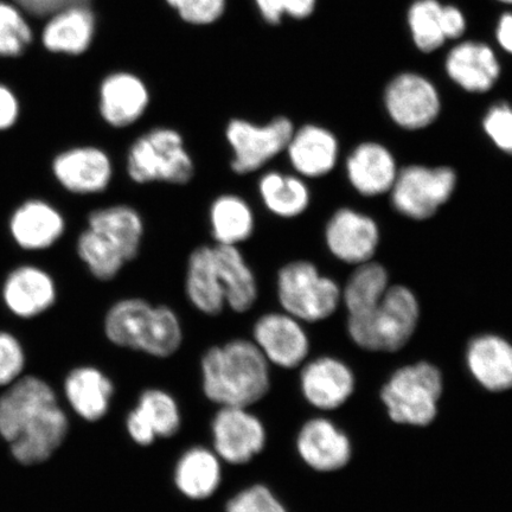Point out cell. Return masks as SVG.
<instances>
[{
  "mask_svg": "<svg viewBox=\"0 0 512 512\" xmlns=\"http://www.w3.org/2000/svg\"><path fill=\"white\" fill-rule=\"evenodd\" d=\"M68 427L54 389L36 376L21 377L0 396V434L19 463L46 462L66 439Z\"/></svg>",
  "mask_w": 512,
  "mask_h": 512,
  "instance_id": "1",
  "label": "cell"
},
{
  "mask_svg": "<svg viewBox=\"0 0 512 512\" xmlns=\"http://www.w3.org/2000/svg\"><path fill=\"white\" fill-rule=\"evenodd\" d=\"M201 389L219 407L251 408L272 389V367L251 338L211 345L200 360Z\"/></svg>",
  "mask_w": 512,
  "mask_h": 512,
  "instance_id": "2",
  "label": "cell"
},
{
  "mask_svg": "<svg viewBox=\"0 0 512 512\" xmlns=\"http://www.w3.org/2000/svg\"><path fill=\"white\" fill-rule=\"evenodd\" d=\"M105 336L114 347L166 360L181 350L184 328L176 310L142 297L114 302L104 319Z\"/></svg>",
  "mask_w": 512,
  "mask_h": 512,
  "instance_id": "3",
  "label": "cell"
},
{
  "mask_svg": "<svg viewBox=\"0 0 512 512\" xmlns=\"http://www.w3.org/2000/svg\"><path fill=\"white\" fill-rule=\"evenodd\" d=\"M418 299L409 288L390 286L374 309L349 316L348 331L358 347L369 351H399L418 326Z\"/></svg>",
  "mask_w": 512,
  "mask_h": 512,
  "instance_id": "4",
  "label": "cell"
},
{
  "mask_svg": "<svg viewBox=\"0 0 512 512\" xmlns=\"http://www.w3.org/2000/svg\"><path fill=\"white\" fill-rule=\"evenodd\" d=\"M275 296L281 311L310 324L330 318L342 302L341 287L309 260H293L279 268Z\"/></svg>",
  "mask_w": 512,
  "mask_h": 512,
  "instance_id": "5",
  "label": "cell"
},
{
  "mask_svg": "<svg viewBox=\"0 0 512 512\" xmlns=\"http://www.w3.org/2000/svg\"><path fill=\"white\" fill-rule=\"evenodd\" d=\"M443 389L440 370L431 363L419 362L396 370L381 396L393 421L427 426L437 416Z\"/></svg>",
  "mask_w": 512,
  "mask_h": 512,
  "instance_id": "6",
  "label": "cell"
},
{
  "mask_svg": "<svg viewBox=\"0 0 512 512\" xmlns=\"http://www.w3.org/2000/svg\"><path fill=\"white\" fill-rule=\"evenodd\" d=\"M127 174L138 184L183 185L191 181L195 168L181 134L160 127L133 143L127 156Z\"/></svg>",
  "mask_w": 512,
  "mask_h": 512,
  "instance_id": "7",
  "label": "cell"
},
{
  "mask_svg": "<svg viewBox=\"0 0 512 512\" xmlns=\"http://www.w3.org/2000/svg\"><path fill=\"white\" fill-rule=\"evenodd\" d=\"M456 184V172L450 168L408 166L396 177L392 189L394 207L409 219H430L450 200Z\"/></svg>",
  "mask_w": 512,
  "mask_h": 512,
  "instance_id": "8",
  "label": "cell"
},
{
  "mask_svg": "<svg viewBox=\"0 0 512 512\" xmlns=\"http://www.w3.org/2000/svg\"><path fill=\"white\" fill-rule=\"evenodd\" d=\"M226 134L234 152L230 166L235 174L247 175L258 171L287 149L294 127L285 117L275 118L264 126L234 119L228 124Z\"/></svg>",
  "mask_w": 512,
  "mask_h": 512,
  "instance_id": "9",
  "label": "cell"
},
{
  "mask_svg": "<svg viewBox=\"0 0 512 512\" xmlns=\"http://www.w3.org/2000/svg\"><path fill=\"white\" fill-rule=\"evenodd\" d=\"M251 339L272 368L298 369L310 355L311 342L304 323L281 310L256 318Z\"/></svg>",
  "mask_w": 512,
  "mask_h": 512,
  "instance_id": "10",
  "label": "cell"
},
{
  "mask_svg": "<svg viewBox=\"0 0 512 512\" xmlns=\"http://www.w3.org/2000/svg\"><path fill=\"white\" fill-rule=\"evenodd\" d=\"M211 432L215 451L230 464H245L266 444L262 421L249 408L219 407Z\"/></svg>",
  "mask_w": 512,
  "mask_h": 512,
  "instance_id": "11",
  "label": "cell"
},
{
  "mask_svg": "<svg viewBox=\"0 0 512 512\" xmlns=\"http://www.w3.org/2000/svg\"><path fill=\"white\" fill-rule=\"evenodd\" d=\"M384 100L390 117L407 130H419L431 125L440 111L437 89L418 74L396 76L389 83Z\"/></svg>",
  "mask_w": 512,
  "mask_h": 512,
  "instance_id": "12",
  "label": "cell"
},
{
  "mask_svg": "<svg viewBox=\"0 0 512 512\" xmlns=\"http://www.w3.org/2000/svg\"><path fill=\"white\" fill-rule=\"evenodd\" d=\"M181 425V408L175 396L160 387L145 388L126 418L128 434L142 446L155 443L157 438L174 437Z\"/></svg>",
  "mask_w": 512,
  "mask_h": 512,
  "instance_id": "13",
  "label": "cell"
},
{
  "mask_svg": "<svg viewBox=\"0 0 512 512\" xmlns=\"http://www.w3.org/2000/svg\"><path fill=\"white\" fill-rule=\"evenodd\" d=\"M299 369L300 392L312 407L320 411H334L354 393V374L347 364L335 357L313 358Z\"/></svg>",
  "mask_w": 512,
  "mask_h": 512,
  "instance_id": "14",
  "label": "cell"
},
{
  "mask_svg": "<svg viewBox=\"0 0 512 512\" xmlns=\"http://www.w3.org/2000/svg\"><path fill=\"white\" fill-rule=\"evenodd\" d=\"M380 232L376 222L351 209L338 210L325 228V243L330 253L347 264L369 262L379 247Z\"/></svg>",
  "mask_w": 512,
  "mask_h": 512,
  "instance_id": "15",
  "label": "cell"
},
{
  "mask_svg": "<svg viewBox=\"0 0 512 512\" xmlns=\"http://www.w3.org/2000/svg\"><path fill=\"white\" fill-rule=\"evenodd\" d=\"M184 292L190 305L203 316L219 317L227 310L213 245L192 249L185 266Z\"/></svg>",
  "mask_w": 512,
  "mask_h": 512,
  "instance_id": "16",
  "label": "cell"
},
{
  "mask_svg": "<svg viewBox=\"0 0 512 512\" xmlns=\"http://www.w3.org/2000/svg\"><path fill=\"white\" fill-rule=\"evenodd\" d=\"M54 172L64 188L80 195L105 191L113 176L110 158L95 147L63 153L54 163Z\"/></svg>",
  "mask_w": 512,
  "mask_h": 512,
  "instance_id": "17",
  "label": "cell"
},
{
  "mask_svg": "<svg viewBox=\"0 0 512 512\" xmlns=\"http://www.w3.org/2000/svg\"><path fill=\"white\" fill-rule=\"evenodd\" d=\"M53 278L41 268L25 265L17 267L5 279L3 299L17 317L29 319L40 316L56 302Z\"/></svg>",
  "mask_w": 512,
  "mask_h": 512,
  "instance_id": "18",
  "label": "cell"
},
{
  "mask_svg": "<svg viewBox=\"0 0 512 512\" xmlns=\"http://www.w3.org/2000/svg\"><path fill=\"white\" fill-rule=\"evenodd\" d=\"M297 446L306 464L318 471L342 469L351 457L347 435L328 419L307 421L298 434Z\"/></svg>",
  "mask_w": 512,
  "mask_h": 512,
  "instance_id": "19",
  "label": "cell"
},
{
  "mask_svg": "<svg viewBox=\"0 0 512 512\" xmlns=\"http://www.w3.org/2000/svg\"><path fill=\"white\" fill-rule=\"evenodd\" d=\"M63 389L73 411L89 422L105 418L115 395L111 377L93 366H81L70 371Z\"/></svg>",
  "mask_w": 512,
  "mask_h": 512,
  "instance_id": "20",
  "label": "cell"
},
{
  "mask_svg": "<svg viewBox=\"0 0 512 512\" xmlns=\"http://www.w3.org/2000/svg\"><path fill=\"white\" fill-rule=\"evenodd\" d=\"M466 361L480 386L490 392L512 389V344L507 339L496 335L472 339Z\"/></svg>",
  "mask_w": 512,
  "mask_h": 512,
  "instance_id": "21",
  "label": "cell"
},
{
  "mask_svg": "<svg viewBox=\"0 0 512 512\" xmlns=\"http://www.w3.org/2000/svg\"><path fill=\"white\" fill-rule=\"evenodd\" d=\"M150 94L136 75L115 73L102 82L100 111L108 124L125 127L136 123L149 106Z\"/></svg>",
  "mask_w": 512,
  "mask_h": 512,
  "instance_id": "22",
  "label": "cell"
},
{
  "mask_svg": "<svg viewBox=\"0 0 512 512\" xmlns=\"http://www.w3.org/2000/svg\"><path fill=\"white\" fill-rule=\"evenodd\" d=\"M446 70L457 85L472 93L488 92L501 73L494 51L478 42L454 47L447 56Z\"/></svg>",
  "mask_w": 512,
  "mask_h": 512,
  "instance_id": "23",
  "label": "cell"
},
{
  "mask_svg": "<svg viewBox=\"0 0 512 512\" xmlns=\"http://www.w3.org/2000/svg\"><path fill=\"white\" fill-rule=\"evenodd\" d=\"M214 254L226 293L227 309L238 315L253 310L258 303V278L239 247L214 245Z\"/></svg>",
  "mask_w": 512,
  "mask_h": 512,
  "instance_id": "24",
  "label": "cell"
},
{
  "mask_svg": "<svg viewBox=\"0 0 512 512\" xmlns=\"http://www.w3.org/2000/svg\"><path fill=\"white\" fill-rule=\"evenodd\" d=\"M66 222L55 208L42 201H30L11 217L12 238L27 251L47 249L61 239Z\"/></svg>",
  "mask_w": 512,
  "mask_h": 512,
  "instance_id": "25",
  "label": "cell"
},
{
  "mask_svg": "<svg viewBox=\"0 0 512 512\" xmlns=\"http://www.w3.org/2000/svg\"><path fill=\"white\" fill-rule=\"evenodd\" d=\"M112 242L125 256L128 264L142 252L145 239L143 216L133 207L117 204L94 210L88 216V227Z\"/></svg>",
  "mask_w": 512,
  "mask_h": 512,
  "instance_id": "26",
  "label": "cell"
},
{
  "mask_svg": "<svg viewBox=\"0 0 512 512\" xmlns=\"http://www.w3.org/2000/svg\"><path fill=\"white\" fill-rule=\"evenodd\" d=\"M347 172L352 187L364 196L392 191L399 174L392 153L376 143L358 146L348 159Z\"/></svg>",
  "mask_w": 512,
  "mask_h": 512,
  "instance_id": "27",
  "label": "cell"
},
{
  "mask_svg": "<svg viewBox=\"0 0 512 512\" xmlns=\"http://www.w3.org/2000/svg\"><path fill=\"white\" fill-rule=\"evenodd\" d=\"M286 150L293 168L305 177L329 174L337 163V139L323 127L306 125L300 128L294 132Z\"/></svg>",
  "mask_w": 512,
  "mask_h": 512,
  "instance_id": "28",
  "label": "cell"
},
{
  "mask_svg": "<svg viewBox=\"0 0 512 512\" xmlns=\"http://www.w3.org/2000/svg\"><path fill=\"white\" fill-rule=\"evenodd\" d=\"M209 227L214 245L240 248L253 238L255 214L245 198L233 194L222 195L211 203Z\"/></svg>",
  "mask_w": 512,
  "mask_h": 512,
  "instance_id": "29",
  "label": "cell"
},
{
  "mask_svg": "<svg viewBox=\"0 0 512 512\" xmlns=\"http://www.w3.org/2000/svg\"><path fill=\"white\" fill-rule=\"evenodd\" d=\"M94 30L91 11L82 5L69 6L48 23L43 32V43L55 53L78 55L91 44Z\"/></svg>",
  "mask_w": 512,
  "mask_h": 512,
  "instance_id": "30",
  "label": "cell"
},
{
  "mask_svg": "<svg viewBox=\"0 0 512 512\" xmlns=\"http://www.w3.org/2000/svg\"><path fill=\"white\" fill-rule=\"evenodd\" d=\"M258 189L265 208L279 219H296L310 206V190L296 176L267 172L260 178Z\"/></svg>",
  "mask_w": 512,
  "mask_h": 512,
  "instance_id": "31",
  "label": "cell"
},
{
  "mask_svg": "<svg viewBox=\"0 0 512 512\" xmlns=\"http://www.w3.org/2000/svg\"><path fill=\"white\" fill-rule=\"evenodd\" d=\"M220 463L215 454L203 447H194L179 460L176 483L190 498L202 499L214 494L220 484Z\"/></svg>",
  "mask_w": 512,
  "mask_h": 512,
  "instance_id": "32",
  "label": "cell"
},
{
  "mask_svg": "<svg viewBox=\"0 0 512 512\" xmlns=\"http://www.w3.org/2000/svg\"><path fill=\"white\" fill-rule=\"evenodd\" d=\"M389 287L388 273L382 265L369 261L358 266L342 292L349 316L374 309Z\"/></svg>",
  "mask_w": 512,
  "mask_h": 512,
  "instance_id": "33",
  "label": "cell"
},
{
  "mask_svg": "<svg viewBox=\"0 0 512 512\" xmlns=\"http://www.w3.org/2000/svg\"><path fill=\"white\" fill-rule=\"evenodd\" d=\"M76 252L89 273L102 283L117 278L128 265L123 253L112 242L89 228L80 234Z\"/></svg>",
  "mask_w": 512,
  "mask_h": 512,
  "instance_id": "34",
  "label": "cell"
},
{
  "mask_svg": "<svg viewBox=\"0 0 512 512\" xmlns=\"http://www.w3.org/2000/svg\"><path fill=\"white\" fill-rule=\"evenodd\" d=\"M441 14L443 5L438 0H416L409 9L408 23L413 40L425 53L439 49L446 41Z\"/></svg>",
  "mask_w": 512,
  "mask_h": 512,
  "instance_id": "35",
  "label": "cell"
},
{
  "mask_svg": "<svg viewBox=\"0 0 512 512\" xmlns=\"http://www.w3.org/2000/svg\"><path fill=\"white\" fill-rule=\"evenodd\" d=\"M31 41V31L19 12L0 3V55L17 56Z\"/></svg>",
  "mask_w": 512,
  "mask_h": 512,
  "instance_id": "36",
  "label": "cell"
},
{
  "mask_svg": "<svg viewBox=\"0 0 512 512\" xmlns=\"http://www.w3.org/2000/svg\"><path fill=\"white\" fill-rule=\"evenodd\" d=\"M25 355L21 343L9 332L0 331V387L21 379Z\"/></svg>",
  "mask_w": 512,
  "mask_h": 512,
  "instance_id": "37",
  "label": "cell"
},
{
  "mask_svg": "<svg viewBox=\"0 0 512 512\" xmlns=\"http://www.w3.org/2000/svg\"><path fill=\"white\" fill-rule=\"evenodd\" d=\"M185 22L207 25L217 21L226 9V0H166Z\"/></svg>",
  "mask_w": 512,
  "mask_h": 512,
  "instance_id": "38",
  "label": "cell"
},
{
  "mask_svg": "<svg viewBox=\"0 0 512 512\" xmlns=\"http://www.w3.org/2000/svg\"><path fill=\"white\" fill-rule=\"evenodd\" d=\"M483 126L498 149L512 155V107L507 104L492 107Z\"/></svg>",
  "mask_w": 512,
  "mask_h": 512,
  "instance_id": "39",
  "label": "cell"
},
{
  "mask_svg": "<svg viewBox=\"0 0 512 512\" xmlns=\"http://www.w3.org/2000/svg\"><path fill=\"white\" fill-rule=\"evenodd\" d=\"M227 512H286V510L265 486L258 485L233 498L227 505Z\"/></svg>",
  "mask_w": 512,
  "mask_h": 512,
  "instance_id": "40",
  "label": "cell"
},
{
  "mask_svg": "<svg viewBox=\"0 0 512 512\" xmlns=\"http://www.w3.org/2000/svg\"><path fill=\"white\" fill-rule=\"evenodd\" d=\"M441 21H443L444 35L450 40H457L462 37L466 30V19L463 12L456 8V6H443V14H441Z\"/></svg>",
  "mask_w": 512,
  "mask_h": 512,
  "instance_id": "41",
  "label": "cell"
},
{
  "mask_svg": "<svg viewBox=\"0 0 512 512\" xmlns=\"http://www.w3.org/2000/svg\"><path fill=\"white\" fill-rule=\"evenodd\" d=\"M265 21L273 25L279 24L283 16L291 8L292 0H255Z\"/></svg>",
  "mask_w": 512,
  "mask_h": 512,
  "instance_id": "42",
  "label": "cell"
},
{
  "mask_svg": "<svg viewBox=\"0 0 512 512\" xmlns=\"http://www.w3.org/2000/svg\"><path fill=\"white\" fill-rule=\"evenodd\" d=\"M18 114V106L15 96L9 89L0 86V130L10 127L15 123Z\"/></svg>",
  "mask_w": 512,
  "mask_h": 512,
  "instance_id": "43",
  "label": "cell"
},
{
  "mask_svg": "<svg viewBox=\"0 0 512 512\" xmlns=\"http://www.w3.org/2000/svg\"><path fill=\"white\" fill-rule=\"evenodd\" d=\"M24 6L37 14H44L51 10L66 9L69 6L81 5L83 0H18Z\"/></svg>",
  "mask_w": 512,
  "mask_h": 512,
  "instance_id": "44",
  "label": "cell"
},
{
  "mask_svg": "<svg viewBox=\"0 0 512 512\" xmlns=\"http://www.w3.org/2000/svg\"><path fill=\"white\" fill-rule=\"evenodd\" d=\"M496 35L501 47L512 54V14H505L499 19Z\"/></svg>",
  "mask_w": 512,
  "mask_h": 512,
  "instance_id": "45",
  "label": "cell"
},
{
  "mask_svg": "<svg viewBox=\"0 0 512 512\" xmlns=\"http://www.w3.org/2000/svg\"><path fill=\"white\" fill-rule=\"evenodd\" d=\"M316 8V0H292L287 15L296 19L309 17Z\"/></svg>",
  "mask_w": 512,
  "mask_h": 512,
  "instance_id": "46",
  "label": "cell"
},
{
  "mask_svg": "<svg viewBox=\"0 0 512 512\" xmlns=\"http://www.w3.org/2000/svg\"><path fill=\"white\" fill-rule=\"evenodd\" d=\"M499 2L512 4V0H499Z\"/></svg>",
  "mask_w": 512,
  "mask_h": 512,
  "instance_id": "47",
  "label": "cell"
}]
</instances>
